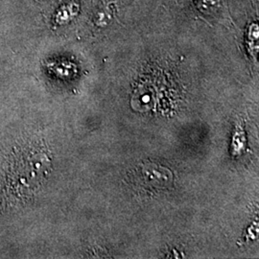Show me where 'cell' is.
Returning <instances> with one entry per match:
<instances>
[{"label": "cell", "instance_id": "6", "mask_svg": "<svg viewBox=\"0 0 259 259\" xmlns=\"http://www.w3.org/2000/svg\"><path fill=\"white\" fill-rule=\"evenodd\" d=\"M111 20V15L110 13H107V12H104L101 11L100 13H98L97 17H96V23L98 25H106L108 24V22Z\"/></svg>", "mask_w": 259, "mask_h": 259}, {"label": "cell", "instance_id": "4", "mask_svg": "<svg viewBox=\"0 0 259 259\" xmlns=\"http://www.w3.org/2000/svg\"><path fill=\"white\" fill-rule=\"evenodd\" d=\"M259 28L257 22H252L247 33V42L250 54L255 57L258 50Z\"/></svg>", "mask_w": 259, "mask_h": 259}, {"label": "cell", "instance_id": "5", "mask_svg": "<svg viewBox=\"0 0 259 259\" xmlns=\"http://www.w3.org/2000/svg\"><path fill=\"white\" fill-rule=\"evenodd\" d=\"M194 3L204 15H215L221 7V0H194Z\"/></svg>", "mask_w": 259, "mask_h": 259}, {"label": "cell", "instance_id": "3", "mask_svg": "<svg viewBox=\"0 0 259 259\" xmlns=\"http://www.w3.org/2000/svg\"><path fill=\"white\" fill-rule=\"evenodd\" d=\"M80 13V5L76 1H69L56 10L53 16V24L64 26L73 21Z\"/></svg>", "mask_w": 259, "mask_h": 259}, {"label": "cell", "instance_id": "1", "mask_svg": "<svg viewBox=\"0 0 259 259\" xmlns=\"http://www.w3.org/2000/svg\"><path fill=\"white\" fill-rule=\"evenodd\" d=\"M51 158L42 141H20L5 157L0 174V201L6 208L24 205L45 183Z\"/></svg>", "mask_w": 259, "mask_h": 259}, {"label": "cell", "instance_id": "2", "mask_svg": "<svg viewBox=\"0 0 259 259\" xmlns=\"http://www.w3.org/2000/svg\"><path fill=\"white\" fill-rule=\"evenodd\" d=\"M140 175L145 185L157 189H165L173 184V173L171 170L154 162L142 164Z\"/></svg>", "mask_w": 259, "mask_h": 259}]
</instances>
